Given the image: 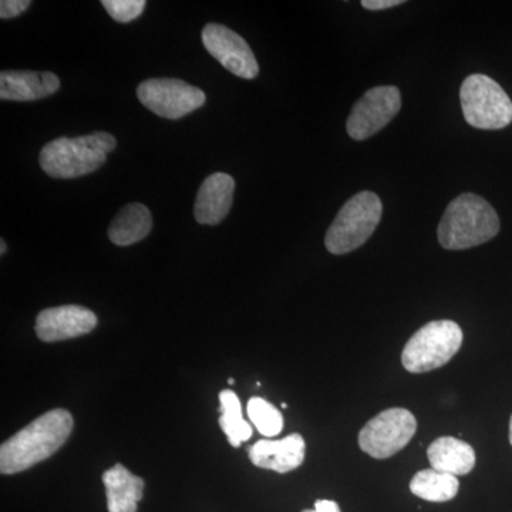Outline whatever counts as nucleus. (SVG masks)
I'll use <instances>...</instances> for the list:
<instances>
[{
  "instance_id": "393cba45",
  "label": "nucleus",
  "mask_w": 512,
  "mask_h": 512,
  "mask_svg": "<svg viewBox=\"0 0 512 512\" xmlns=\"http://www.w3.org/2000/svg\"><path fill=\"white\" fill-rule=\"evenodd\" d=\"M6 249L8 248H6L5 241L2 239V241H0V254L5 255Z\"/></svg>"
},
{
  "instance_id": "f8f14e48",
  "label": "nucleus",
  "mask_w": 512,
  "mask_h": 512,
  "mask_svg": "<svg viewBox=\"0 0 512 512\" xmlns=\"http://www.w3.org/2000/svg\"><path fill=\"white\" fill-rule=\"evenodd\" d=\"M305 451V439L293 433L281 440H259L249 448L248 456L255 467L286 474L302 466Z\"/></svg>"
},
{
  "instance_id": "a211bd4d",
  "label": "nucleus",
  "mask_w": 512,
  "mask_h": 512,
  "mask_svg": "<svg viewBox=\"0 0 512 512\" xmlns=\"http://www.w3.org/2000/svg\"><path fill=\"white\" fill-rule=\"evenodd\" d=\"M458 488L460 483L457 477L440 473L433 468L419 471L410 481V491L416 497L430 503H447L453 500L458 493Z\"/></svg>"
},
{
  "instance_id": "f3484780",
  "label": "nucleus",
  "mask_w": 512,
  "mask_h": 512,
  "mask_svg": "<svg viewBox=\"0 0 512 512\" xmlns=\"http://www.w3.org/2000/svg\"><path fill=\"white\" fill-rule=\"evenodd\" d=\"M153 228V217L146 205L128 204L116 215L109 228V238L114 245L128 247L143 241Z\"/></svg>"
},
{
  "instance_id": "0eeeda50",
  "label": "nucleus",
  "mask_w": 512,
  "mask_h": 512,
  "mask_svg": "<svg viewBox=\"0 0 512 512\" xmlns=\"http://www.w3.org/2000/svg\"><path fill=\"white\" fill-rule=\"evenodd\" d=\"M417 431V420L403 407H393L367 421L359 433L360 450L367 456L384 460L402 451Z\"/></svg>"
},
{
  "instance_id": "6ab92c4d",
  "label": "nucleus",
  "mask_w": 512,
  "mask_h": 512,
  "mask_svg": "<svg viewBox=\"0 0 512 512\" xmlns=\"http://www.w3.org/2000/svg\"><path fill=\"white\" fill-rule=\"evenodd\" d=\"M220 426L232 447H239L252 437V426L244 419L241 402L232 390L220 393Z\"/></svg>"
},
{
  "instance_id": "b1692460",
  "label": "nucleus",
  "mask_w": 512,
  "mask_h": 512,
  "mask_svg": "<svg viewBox=\"0 0 512 512\" xmlns=\"http://www.w3.org/2000/svg\"><path fill=\"white\" fill-rule=\"evenodd\" d=\"M302 512H342L340 511L338 503L330 500H318L315 503L313 510H305Z\"/></svg>"
},
{
  "instance_id": "4468645a",
  "label": "nucleus",
  "mask_w": 512,
  "mask_h": 512,
  "mask_svg": "<svg viewBox=\"0 0 512 512\" xmlns=\"http://www.w3.org/2000/svg\"><path fill=\"white\" fill-rule=\"evenodd\" d=\"M60 87L56 74L43 72L0 73V99L12 101H35L55 94Z\"/></svg>"
},
{
  "instance_id": "4be33fe9",
  "label": "nucleus",
  "mask_w": 512,
  "mask_h": 512,
  "mask_svg": "<svg viewBox=\"0 0 512 512\" xmlns=\"http://www.w3.org/2000/svg\"><path fill=\"white\" fill-rule=\"evenodd\" d=\"M29 0H2L0 2V18L12 19L25 13L30 6Z\"/></svg>"
},
{
  "instance_id": "a878e982",
  "label": "nucleus",
  "mask_w": 512,
  "mask_h": 512,
  "mask_svg": "<svg viewBox=\"0 0 512 512\" xmlns=\"http://www.w3.org/2000/svg\"><path fill=\"white\" fill-rule=\"evenodd\" d=\"M510 443L512 446V416H511V420H510Z\"/></svg>"
},
{
  "instance_id": "1a4fd4ad",
  "label": "nucleus",
  "mask_w": 512,
  "mask_h": 512,
  "mask_svg": "<svg viewBox=\"0 0 512 512\" xmlns=\"http://www.w3.org/2000/svg\"><path fill=\"white\" fill-rule=\"evenodd\" d=\"M402 109V94L394 86H379L367 90L349 114L348 134L353 140H367L383 130Z\"/></svg>"
},
{
  "instance_id": "9d476101",
  "label": "nucleus",
  "mask_w": 512,
  "mask_h": 512,
  "mask_svg": "<svg viewBox=\"0 0 512 512\" xmlns=\"http://www.w3.org/2000/svg\"><path fill=\"white\" fill-rule=\"evenodd\" d=\"M202 43L214 59L241 79L252 80L259 74L258 62L244 37L227 26L210 23L202 29Z\"/></svg>"
},
{
  "instance_id": "aec40b11",
  "label": "nucleus",
  "mask_w": 512,
  "mask_h": 512,
  "mask_svg": "<svg viewBox=\"0 0 512 512\" xmlns=\"http://www.w3.org/2000/svg\"><path fill=\"white\" fill-rule=\"evenodd\" d=\"M249 420L256 430L265 437H276L284 430V416L274 404L266 402L262 397H252L248 402Z\"/></svg>"
},
{
  "instance_id": "f03ea898",
  "label": "nucleus",
  "mask_w": 512,
  "mask_h": 512,
  "mask_svg": "<svg viewBox=\"0 0 512 512\" xmlns=\"http://www.w3.org/2000/svg\"><path fill=\"white\" fill-rule=\"evenodd\" d=\"M498 232L500 218L497 211L480 195L467 192L448 204L437 237L444 249L463 251L491 241Z\"/></svg>"
},
{
  "instance_id": "bb28decb",
  "label": "nucleus",
  "mask_w": 512,
  "mask_h": 512,
  "mask_svg": "<svg viewBox=\"0 0 512 512\" xmlns=\"http://www.w3.org/2000/svg\"><path fill=\"white\" fill-rule=\"evenodd\" d=\"M228 383H229V384H234V383H235V380H234V379H228Z\"/></svg>"
},
{
  "instance_id": "2eb2a0df",
  "label": "nucleus",
  "mask_w": 512,
  "mask_h": 512,
  "mask_svg": "<svg viewBox=\"0 0 512 512\" xmlns=\"http://www.w3.org/2000/svg\"><path fill=\"white\" fill-rule=\"evenodd\" d=\"M431 468L450 476H467L476 467V451L456 437H440L427 450Z\"/></svg>"
},
{
  "instance_id": "7ed1b4c3",
  "label": "nucleus",
  "mask_w": 512,
  "mask_h": 512,
  "mask_svg": "<svg viewBox=\"0 0 512 512\" xmlns=\"http://www.w3.org/2000/svg\"><path fill=\"white\" fill-rule=\"evenodd\" d=\"M116 146V137L104 131L89 136L60 137L42 148L39 164L52 178H79L99 170Z\"/></svg>"
},
{
  "instance_id": "dca6fc26",
  "label": "nucleus",
  "mask_w": 512,
  "mask_h": 512,
  "mask_svg": "<svg viewBox=\"0 0 512 512\" xmlns=\"http://www.w3.org/2000/svg\"><path fill=\"white\" fill-rule=\"evenodd\" d=\"M103 484L109 512H137V505L143 500V478L116 464L103 474Z\"/></svg>"
},
{
  "instance_id": "5701e85b",
  "label": "nucleus",
  "mask_w": 512,
  "mask_h": 512,
  "mask_svg": "<svg viewBox=\"0 0 512 512\" xmlns=\"http://www.w3.org/2000/svg\"><path fill=\"white\" fill-rule=\"evenodd\" d=\"M403 3V0H362V6L367 10L392 9L394 6L403 5Z\"/></svg>"
},
{
  "instance_id": "ddd939ff",
  "label": "nucleus",
  "mask_w": 512,
  "mask_h": 512,
  "mask_svg": "<svg viewBox=\"0 0 512 512\" xmlns=\"http://www.w3.org/2000/svg\"><path fill=\"white\" fill-rule=\"evenodd\" d=\"M235 181L231 175L215 173L205 178L195 200V220L202 225H218L225 220L234 202Z\"/></svg>"
},
{
  "instance_id": "6e6552de",
  "label": "nucleus",
  "mask_w": 512,
  "mask_h": 512,
  "mask_svg": "<svg viewBox=\"0 0 512 512\" xmlns=\"http://www.w3.org/2000/svg\"><path fill=\"white\" fill-rule=\"evenodd\" d=\"M140 103L157 116L183 119L205 104V93L180 79H148L137 87Z\"/></svg>"
},
{
  "instance_id": "f257e3e1",
  "label": "nucleus",
  "mask_w": 512,
  "mask_h": 512,
  "mask_svg": "<svg viewBox=\"0 0 512 512\" xmlns=\"http://www.w3.org/2000/svg\"><path fill=\"white\" fill-rule=\"evenodd\" d=\"M73 424L72 414L63 409L37 417L0 447V473H22L52 457L69 439Z\"/></svg>"
},
{
  "instance_id": "423d86ee",
  "label": "nucleus",
  "mask_w": 512,
  "mask_h": 512,
  "mask_svg": "<svg viewBox=\"0 0 512 512\" xmlns=\"http://www.w3.org/2000/svg\"><path fill=\"white\" fill-rule=\"evenodd\" d=\"M461 107L470 126L501 130L512 123V101L491 77L471 74L460 89Z\"/></svg>"
},
{
  "instance_id": "412c9836",
  "label": "nucleus",
  "mask_w": 512,
  "mask_h": 512,
  "mask_svg": "<svg viewBox=\"0 0 512 512\" xmlns=\"http://www.w3.org/2000/svg\"><path fill=\"white\" fill-rule=\"evenodd\" d=\"M101 5L119 23H130L143 15L146 0H103Z\"/></svg>"
},
{
  "instance_id": "20e7f679",
  "label": "nucleus",
  "mask_w": 512,
  "mask_h": 512,
  "mask_svg": "<svg viewBox=\"0 0 512 512\" xmlns=\"http://www.w3.org/2000/svg\"><path fill=\"white\" fill-rule=\"evenodd\" d=\"M383 204L379 195L362 191L350 198L326 232V249L333 255H345L365 245L382 220Z\"/></svg>"
},
{
  "instance_id": "9b49d317",
  "label": "nucleus",
  "mask_w": 512,
  "mask_h": 512,
  "mask_svg": "<svg viewBox=\"0 0 512 512\" xmlns=\"http://www.w3.org/2000/svg\"><path fill=\"white\" fill-rule=\"evenodd\" d=\"M96 326V313L90 309L80 305H64L40 312L35 328L37 338L53 343L87 335Z\"/></svg>"
},
{
  "instance_id": "39448f33",
  "label": "nucleus",
  "mask_w": 512,
  "mask_h": 512,
  "mask_svg": "<svg viewBox=\"0 0 512 512\" xmlns=\"http://www.w3.org/2000/svg\"><path fill=\"white\" fill-rule=\"evenodd\" d=\"M463 340V330L453 320L426 323L404 346L402 365L414 375L433 372L457 355Z\"/></svg>"
}]
</instances>
